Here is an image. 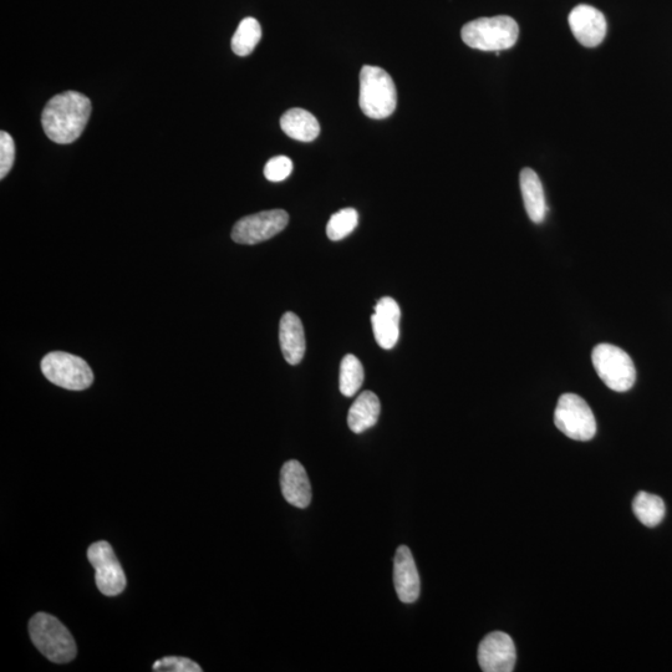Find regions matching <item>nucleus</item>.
Masks as SVG:
<instances>
[{"label":"nucleus","mask_w":672,"mask_h":672,"mask_svg":"<svg viewBox=\"0 0 672 672\" xmlns=\"http://www.w3.org/2000/svg\"><path fill=\"white\" fill-rule=\"evenodd\" d=\"M91 115V101L85 95L66 91L45 105L42 124L55 144L68 145L83 134Z\"/></svg>","instance_id":"obj_1"},{"label":"nucleus","mask_w":672,"mask_h":672,"mask_svg":"<svg viewBox=\"0 0 672 672\" xmlns=\"http://www.w3.org/2000/svg\"><path fill=\"white\" fill-rule=\"evenodd\" d=\"M29 634L35 648L55 664H66L76 656V644L68 628L55 616L38 613L29 621Z\"/></svg>","instance_id":"obj_2"},{"label":"nucleus","mask_w":672,"mask_h":672,"mask_svg":"<svg viewBox=\"0 0 672 672\" xmlns=\"http://www.w3.org/2000/svg\"><path fill=\"white\" fill-rule=\"evenodd\" d=\"M461 37L472 49L498 53L516 45L519 27L516 20L507 15L480 18L467 23L462 28Z\"/></svg>","instance_id":"obj_3"},{"label":"nucleus","mask_w":672,"mask_h":672,"mask_svg":"<svg viewBox=\"0 0 672 672\" xmlns=\"http://www.w3.org/2000/svg\"><path fill=\"white\" fill-rule=\"evenodd\" d=\"M359 104L361 111L370 119L383 120L394 114L396 86L384 69L371 65L361 69Z\"/></svg>","instance_id":"obj_4"},{"label":"nucleus","mask_w":672,"mask_h":672,"mask_svg":"<svg viewBox=\"0 0 672 672\" xmlns=\"http://www.w3.org/2000/svg\"><path fill=\"white\" fill-rule=\"evenodd\" d=\"M592 361L599 378L609 389L625 392L633 388L635 365L623 349L612 344H599L593 350Z\"/></svg>","instance_id":"obj_5"},{"label":"nucleus","mask_w":672,"mask_h":672,"mask_svg":"<svg viewBox=\"0 0 672 672\" xmlns=\"http://www.w3.org/2000/svg\"><path fill=\"white\" fill-rule=\"evenodd\" d=\"M42 371L50 383L66 390L81 391L94 383L93 370L84 359L61 351L45 356Z\"/></svg>","instance_id":"obj_6"},{"label":"nucleus","mask_w":672,"mask_h":672,"mask_svg":"<svg viewBox=\"0 0 672 672\" xmlns=\"http://www.w3.org/2000/svg\"><path fill=\"white\" fill-rule=\"evenodd\" d=\"M554 424L572 440L589 441L597 434V421L592 409L575 394L560 396L554 411Z\"/></svg>","instance_id":"obj_7"},{"label":"nucleus","mask_w":672,"mask_h":672,"mask_svg":"<svg viewBox=\"0 0 672 672\" xmlns=\"http://www.w3.org/2000/svg\"><path fill=\"white\" fill-rule=\"evenodd\" d=\"M88 559L95 569L96 585L106 597H116L126 588V575L114 549L108 542L100 541L88 549Z\"/></svg>","instance_id":"obj_8"},{"label":"nucleus","mask_w":672,"mask_h":672,"mask_svg":"<svg viewBox=\"0 0 672 672\" xmlns=\"http://www.w3.org/2000/svg\"><path fill=\"white\" fill-rule=\"evenodd\" d=\"M289 215L283 210H272L243 217L234 224L232 239L238 244L262 243L284 231L288 226Z\"/></svg>","instance_id":"obj_9"},{"label":"nucleus","mask_w":672,"mask_h":672,"mask_svg":"<svg viewBox=\"0 0 672 672\" xmlns=\"http://www.w3.org/2000/svg\"><path fill=\"white\" fill-rule=\"evenodd\" d=\"M516 660V646L511 636L502 631L487 635L478 648V664L485 672H511Z\"/></svg>","instance_id":"obj_10"},{"label":"nucleus","mask_w":672,"mask_h":672,"mask_svg":"<svg viewBox=\"0 0 672 672\" xmlns=\"http://www.w3.org/2000/svg\"><path fill=\"white\" fill-rule=\"evenodd\" d=\"M569 27L583 47L595 48L603 43L608 25L604 14L597 8L580 4L569 14Z\"/></svg>","instance_id":"obj_11"},{"label":"nucleus","mask_w":672,"mask_h":672,"mask_svg":"<svg viewBox=\"0 0 672 672\" xmlns=\"http://www.w3.org/2000/svg\"><path fill=\"white\" fill-rule=\"evenodd\" d=\"M394 585L402 603H415L420 597V575L409 547L397 548L394 558Z\"/></svg>","instance_id":"obj_12"},{"label":"nucleus","mask_w":672,"mask_h":672,"mask_svg":"<svg viewBox=\"0 0 672 672\" xmlns=\"http://www.w3.org/2000/svg\"><path fill=\"white\" fill-rule=\"evenodd\" d=\"M401 310L395 299L381 298L376 304L375 313L371 317L376 341L381 348H394L400 336Z\"/></svg>","instance_id":"obj_13"},{"label":"nucleus","mask_w":672,"mask_h":672,"mask_svg":"<svg viewBox=\"0 0 672 672\" xmlns=\"http://www.w3.org/2000/svg\"><path fill=\"white\" fill-rule=\"evenodd\" d=\"M280 487L285 501L297 508H307L312 502V486L302 463L290 460L280 471Z\"/></svg>","instance_id":"obj_14"},{"label":"nucleus","mask_w":672,"mask_h":672,"mask_svg":"<svg viewBox=\"0 0 672 672\" xmlns=\"http://www.w3.org/2000/svg\"><path fill=\"white\" fill-rule=\"evenodd\" d=\"M280 349L284 359L290 365H298L303 360L307 350V340L302 320L297 314L285 313L279 324Z\"/></svg>","instance_id":"obj_15"},{"label":"nucleus","mask_w":672,"mask_h":672,"mask_svg":"<svg viewBox=\"0 0 672 672\" xmlns=\"http://www.w3.org/2000/svg\"><path fill=\"white\" fill-rule=\"evenodd\" d=\"M519 185L528 217L534 223H542L547 215V203L541 178L531 168H524Z\"/></svg>","instance_id":"obj_16"},{"label":"nucleus","mask_w":672,"mask_h":672,"mask_svg":"<svg viewBox=\"0 0 672 672\" xmlns=\"http://www.w3.org/2000/svg\"><path fill=\"white\" fill-rule=\"evenodd\" d=\"M381 405L379 397L371 391H364L351 405L348 414V425L355 434H363L371 429L379 420Z\"/></svg>","instance_id":"obj_17"},{"label":"nucleus","mask_w":672,"mask_h":672,"mask_svg":"<svg viewBox=\"0 0 672 672\" xmlns=\"http://www.w3.org/2000/svg\"><path fill=\"white\" fill-rule=\"evenodd\" d=\"M280 127L290 139L300 142H312L320 134L317 117L303 109H292L280 119Z\"/></svg>","instance_id":"obj_18"},{"label":"nucleus","mask_w":672,"mask_h":672,"mask_svg":"<svg viewBox=\"0 0 672 672\" xmlns=\"http://www.w3.org/2000/svg\"><path fill=\"white\" fill-rule=\"evenodd\" d=\"M636 518L646 527H656L663 521L666 513L665 503L659 496L648 492H639L633 502Z\"/></svg>","instance_id":"obj_19"},{"label":"nucleus","mask_w":672,"mask_h":672,"mask_svg":"<svg viewBox=\"0 0 672 672\" xmlns=\"http://www.w3.org/2000/svg\"><path fill=\"white\" fill-rule=\"evenodd\" d=\"M262 39V28L257 19L246 18L238 25L232 38L233 53L238 56H247L256 49Z\"/></svg>","instance_id":"obj_20"},{"label":"nucleus","mask_w":672,"mask_h":672,"mask_svg":"<svg viewBox=\"0 0 672 672\" xmlns=\"http://www.w3.org/2000/svg\"><path fill=\"white\" fill-rule=\"evenodd\" d=\"M365 379L363 364L355 355L344 356L340 364L339 388L341 394L351 397L363 385Z\"/></svg>","instance_id":"obj_21"},{"label":"nucleus","mask_w":672,"mask_h":672,"mask_svg":"<svg viewBox=\"0 0 672 672\" xmlns=\"http://www.w3.org/2000/svg\"><path fill=\"white\" fill-rule=\"evenodd\" d=\"M358 220L359 215L354 208H345V210L336 212L328 223L327 234L329 239L336 242L348 237L358 226Z\"/></svg>","instance_id":"obj_22"},{"label":"nucleus","mask_w":672,"mask_h":672,"mask_svg":"<svg viewBox=\"0 0 672 672\" xmlns=\"http://www.w3.org/2000/svg\"><path fill=\"white\" fill-rule=\"evenodd\" d=\"M152 670L156 672H202L200 665L188 658L180 656H166L155 661Z\"/></svg>","instance_id":"obj_23"},{"label":"nucleus","mask_w":672,"mask_h":672,"mask_svg":"<svg viewBox=\"0 0 672 672\" xmlns=\"http://www.w3.org/2000/svg\"><path fill=\"white\" fill-rule=\"evenodd\" d=\"M293 172V162L287 156L273 157L264 167V176L271 182H282L287 180L290 173Z\"/></svg>","instance_id":"obj_24"},{"label":"nucleus","mask_w":672,"mask_h":672,"mask_svg":"<svg viewBox=\"0 0 672 672\" xmlns=\"http://www.w3.org/2000/svg\"><path fill=\"white\" fill-rule=\"evenodd\" d=\"M15 160V144L8 132H0V178H5L12 170Z\"/></svg>","instance_id":"obj_25"}]
</instances>
